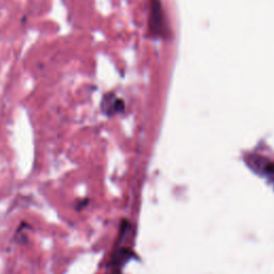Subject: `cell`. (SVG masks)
I'll return each mask as SVG.
<instances>
[{"label": "cell", "mask_w": 274, "mask_h": 274, "mask_svg": "<svg viewBox=\"0 0 274 274\" xmlns=\"http://www.w3.org/2000/svg\"><path fill=\"white\" fill-rule=\"evenodd\" d=\"M150 26L151 31L161 34L164 30V18L160 0H151V16H150Z\"/></svg>", "instance_id": "7a4b0ae2"}, {"label": "cell", "mask_w": 274, "mask_h": 274, "mask_svg": "<svg viewBox=\"0 0 274 274\" xmlns=\"http://www.w3.org/2000/svg\"><path fill=\"white\" fill-rule=\"evenodd\" d=\"M100 106L102 113L106 117H113V116L121 114L125 111V102L118 98L114 92H108L103 95Z\"/></svg>", "instance_id": "6da1fadb"}]
</instances>
